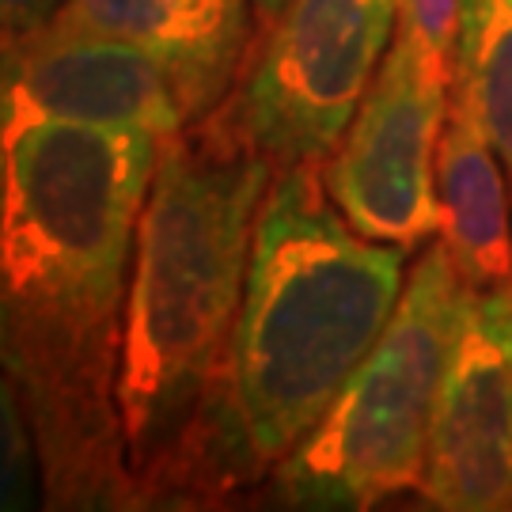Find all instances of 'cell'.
<instances>
[{
  "instance_id": "obj_10",
  "label": "cell",
  "mask_w": 512,
  "mask_h": 512,
  "mask_svg": "<svg viewBox=\"0 0 512 512\" xmlns=\"http://www.w3.org/2000/svg\"><path fill=\"white\" fill-rule=\"evenodd\" d=\"M437 236L459 277L475 289L512 285V183L497 148L452 84L437 145Z\"/></svg>"
},
{
  "instance_id": "obj_6",
  "label": "cell",
  "mask_w": 512,
  "mask_h": 512,
  "mask_svg": "<svg viewBox=\"0 0 512 512\" xmlns=\"http://www.w3.org/2000/svg\"><path fill=\"white\" fill-rule=\"evenodd\" d=\"M452 103V65L395 31L357 114L319 164L342 217L368 239L418 251L437 236V145Z\"/></svg>"
},
{
  "instance_id": "obj_14",
  "label": "cell",
  "mask_w": 512,
  "mask_h": 512,
  "mask_svg": "<svg viewBox=\"0 0 512 512\" xmlns=\"http://www.w3.org/2000/svg\"><path fill=\"white\" fill-rule=\"evenodd\" d=\"M69 0H0V65L38 38Z\"/></svg>"
},
{
  "instance_id": "obj_16",
  "label": "cell",
  "mask_w": 512,
  "mask_h": 512,
  "mask_svg": "<svg viewBox=\"0 0 512 512\" xmlns=\"http://www.w3.org/2000/svg\"><path fill=\"white\" fill-rule=\"evenodd\" d=\"M0 122H4V118H0Z\"/></svg>"
},
{
  "instance_id": "obj_5",
  "label": "cell",
  "mask_w": 512,
  "mask_h": 512,
  "mask_svg": "<svg viewBox=\"0 0 512 512\" xmlns=\"http://www.w3.org/2000/svg\"><path fill=\"white\" fill-rule=\"evenodd\" d=\"M399 31V0H289L255 35L232 95L277 167L323 164Z\"/></svg>"
},
{
  "instance_id": "obj_7",
  "label": "cell",
  "mask_w": 512,
  "mask_h": 512,
  "mask_svg": "<svg viewBox=\"0 0 512 512\" xmlns=\"http://www.w3.org/2000/svg\"><path fill=\"white\" fill-rule=\"evenodd\" d=\"M4 118H38L57 126H88L103 133H133L167 141L186 129L179 80L160 57L92 27L73 8L0 65Z\"/></svg>"
},
{
  "instance_id": "obj_1",
  "label": "cell",
  "mask_w": 512,
  "mask_h": 512,
  "mask_svg": "<svg viewBox=\"0 0 512 512\" xmlns=\"http://www.w3.org/2000/svg\"><path fill=\"white\" fill-rule=\"evenodd\" d=\"M160 145L38 118L0 122V368L35 425L50 509H137L118 368Z\"/></svg>"
},
{
  "instance_id": "obj_9",
  "label": "cell",
  "mask_w": 512,
  "mask_h": 512,
  "mask_svg": "<svg viewBox=\"0 0 512 512\" xmlns=\"http://www.w3.org/2000/svg\"><path fill=\"white\" fill-rule=\"evenodd\" d=\"M65 8L160 57L179 80L190 118L232 95L255 46L251 0H69Z\"/></svg>"
},
{
  "instance_id": "obj_2",
  "label": "cell",
  "mask_w": 512,
  "mask_h": 512,
  "mask_svg": "<svg viewBox=\"0 0 512 512\" xmlns=\"http://www.w3.org/2000/svg\"><path fill=\"white\" fill-rule=\"evenodd\" d=\"M277 164L220 103L156 152L137 220L118 410L137 509L239 486L228 361L258 205Z\"/></svg>"
},
{
  "instance_id": "obj_13",
  "label": "cell",
  "mask_w": 512,
  "mask_h": 512,
  "mask_svg": "<svg viewBox=\"0 0 512 512\" xmlns=\"http://www.w3.org/2000/svg\"><path fill=\"white\" fill-rule=\"evenodd\" d=\"M463 0H399V35L444 65L456 61Z\"/></svg>"
},
{
  "instance_id": "obj_12",
  "label": "cell",
  "mask_w": 512,
  "mask_h": 512,
  "mask_svg": "<svg viewBox=\"0 0 512 512\" xmlns=\"http://www.w3.org/2000/svg\"><path fill=\"white\" fill-rule=\"evenodd\" d=\"M46 501L42 490V456L35 425L16 380L0 368V512L35 509Z\"/></svg>"
},
{
  "instance_id": "obj_11",
  "label": "cell",
  "mask_w": 512,
  "mask_h": 512,
  "mask_svg": "<svg viewBox=\"0 0 512 512\" xmlns=\"http://www.w3.org/2000/svg\"><path fill=\"white\" fill-rule=\"evenodd\" d=\"M452 84L467 95L512 183V0H463Z\"/></svg>"
},
{
  "instance_id": "obj_15",
  "label": "cell",
  "mask_w": 512,
  "mask_h": 512,
  "mask_svg": "<svg viewBox=\"0 0 512 512\" xmlns=\"http://www.w3.org/2000/svg\"><path fill=\"white\" fill-rule=\"evenodd\" d=\"M285 4H289V0H251V8H255V35L285 8Z\"/></svg>"
},
{
  "instance_id": "obj_4",
  "label": "cell",
  "mask_w": 512,
  "mask_h": 512,
  "mask_svg": "<svg viewBox=\"0 0 512 512\" xmlns=\"http://www.w3.org/2000/svg\"><path fill=\"white\" fill-rule=\"evenodd\" d=\"M471 293L444 243H429L380 342L319 425L270 471L285 505L368 509L384 497L421 494L440 387Z\"/></svg>"
},
{
  "instance_id": "obj_8",
  "label": "cell",
  "mask_w": 512,
  "mask_h": 512,
  "mask_svg": "<svg viewBox=\"0 0 512 512\" xmlns=\"http://www.w3.org/2000/svg\"><path fill=\"white\" fill-rule=\"evenodd\" d=\"M421 497L448 512L512 509V285L471 293L440 387Z\"/></svg>"
},
{
  "instance_id": "obj_3",
  "label": "cell",
  "mask_w": 512,
  "mask_h": 512,
  "mask_svg": "<svg viewBox=\"0 0 512 512\" xmlns=\"http://www.w3.org/2000/svg\"><path fill=\"white\" fill-rule=\"evenodd\" d=\"M410 255L361 236L319 164L274 171L228 361V425L247 478L274 471L334 406L399 308Z\"/></svg>"
}]
</instances>
